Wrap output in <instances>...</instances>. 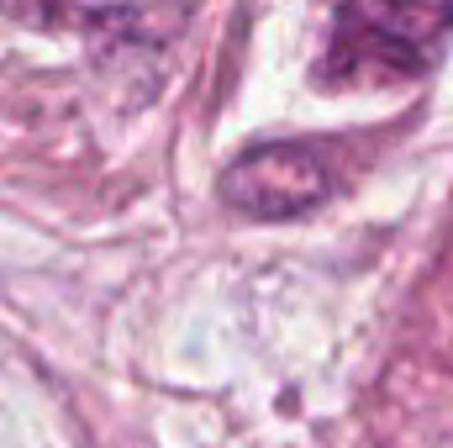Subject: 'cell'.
<instances>
[{"label": "cell", "mask_w": 453, "mask_h": 448, "mask_svg": "<svg viewBox=\"0 0 453 448\" xmlns=\"http://www.w3.org/2000/svg\"><path fill=\"white\" fill-rule=\"evenodd\" d=\"M327 190H333V169L306 143H264V148L242 153L222 180L226 206L242 212V217H258V222L301 217Z\"/></svg>", "instance_id": "obj_2"}, {"label": "cell", "mask_w": 453, "mask_h": 448, "mask_svg": "<svg viewBox=\"0 0 453 448\" xmlns=\"http://www.w3.org/2000/svg\"><path fill=\"white\" fill-rule=\"evenodd\" d=\"M449 37V0H342L317 80L338 90L406 85L443 58Z\"/></svg>", "instance_id": "obj_1"}]
</instances>
